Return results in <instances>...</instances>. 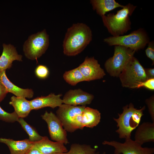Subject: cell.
Listing matches in <instances>:
<instances>
[{
  "instance_id": "6da1fadb",
  "label": "cell",
  "mask_w": 154,
  "mask_h": 154,
  "mask_svg": "<svg viewBox=\"0 0 154 154\" xmlns=\"http://www.w3.org/2000/svg\"><path fill=\"white\" fill-rule=\"evenodd\" d=\"M92 39L90 28L86 24L78 23L68 28L63 44V52L68 56H76L82 52Z\"/></svg>"
},
{
  "instance_id": "7a4b0ae2",
  "label": "cell",
  "mask_w": 154,
  "mask_h": 154,
  "mask_svg": "<svg viewBox=\"0 0 154 154\" xmlns=\"http://www.w3.org/2000/svg\"><path fill=\"white\" fill-rule=\"evenodd\" d=\"M137 6L129 3L118 11L116 14L109 13L102 17L104 26L113 37L123 35L131 29L129 16Z\"/></svg>"
},
{
  "instance_id": "3957f363",
  "label": "cell",
  "mask_w": 154,
  "mask_h": 154,
  "mask_svg": "<svg viewBox=\"0 0 154 154\" xmlns=\"http://www.w3.org/2000/svg\"><path fill=\"white\" fill-rule=\"evenodd\" d=\"M145 108L144 106L140 109H137L130 103L123 107V112L118 114V118H113L118 128L116 131L120 138H131V132L139 125Z\"/></svg>"
},
{
  "instance_id": "277c9868",
  "label": "cell",
  "mask_w": 154,
  "mask_h": 154,
  "mask_svg": "<svg viewBox=\"0 0 154 154\" xmlns=\"http://www.w3.org/2000/svg\"><path fill=\"white\" fill-rule=\"evenodd\" d=\"M104 41L110 46H122L136 52L144 48L150 40L146 31L140 28L127 35L106 38Z\"/></svg>"
},
{
  "instance_id": "5b68a950",
  "label": "cell",
  "mask_w": 154,
  "mask_h": 154,
  "mask_svg": "<svg viewBox=\"0 0 154 154\" xmlns=\"http://www.w3.org/2000/svg\"><path fill=\"white\" fill-rule=\"evenodd\" d=\"M118 77L123 87L132 89L147 80L144 68L134 56L131 58Z\"/></svg>"
},
{
  "instance_id": "8992f818",
  "label": "cell",
  "mask_w": 154,
  "mask_h": 154,
  "mask_svg": "<svg viewBox=\"0 0 154 154\" xmlns=\"http://www.w3.org/2000/svg\"><path fill=\"white\" fill-rule=\"evenodd\" d=\"M135 52L123 46H115L113 56L108 59L104 64L107 72L112 76L118 77Z\"/></svg>"
},
{
  "instance_id": "52a82bcc",
  "label": "cell",
  "mask_w": 154,
  "mask_h": 154,
  "mask_svg": "<svg viewBox=\"0 0 154 154\" xmlns=\"http://www.w3.org/2000/svg\"><path fill=\"white\" fill-rule=\"evenodd\" d=\"M49 45V36L44 29L29 37L24 44L23 50L28 58L37 60L45 52Z\"/></svg>"
},
{
  "instance_id": "ba28073f",
  "label": "cell",
  "mask_w": 154,
  "mask_h": 154,
  "mask_svg": "<svg viewBox=\"0 0 154 154\" xmlns=\"http://www.w3.org/2000/svg\"><path fill=\"white\" fill-rule=\"evenodd\" d=\"M101 114L97 109L85 107L82 112L76 116L71 121L68 131L72 132L85 127L93 128L100 121Z\"/></svg>"
},
{
  "instance_id": "9c48e42d",
  "label": "cell",
  "mask_w": 154,
  "mask_h": 154,
  "mask_svg": "<svg viewBox=\"0 0 154 154\" xmlns=\"http://www.w3.org/2000/svg\"><path fill=\"white\" fill-rule=\"evenodd\" d=\"M125 139L123 143L115 141H105L102 144L113 147L114 154H154L153 147H143L131 138Z\"/></svg>"
},
{
  "instance_id": "30bf717a",
  "label": "cell",
  "mask_w": 154,
  "mask_h": 154,
  "mask_svg": "<svg viewBox=\"0 0 154 154\" xmlns=\"http://www.w3.org/2000/svg\"><path fill=\"white\" fill-rule=\"evenodd\" d=\"M41 117L47 124L49 135L52 140L64 144L69 143L66 131L63 129L62 122L56 116L51 112L48 113L46 111Z\"/></svg>"
},
{
  "instance_id": "8fae6325",
  "label": "cell",
  "mask_w": 154,
  "mask_h": 154,
  "mask_svg": "<svg viewBox=\"0 0 154 154\" xmlns=\"http://www.w3.org/2000/svg\"><path fill=\"white\" fill-rule=\"evenodd\" d=\"M78 67L86 81L100 79L106 75L104 69L94 57H86Z\"/></svg>"
},
{
  "instance_id": "7c38bea8",
  "label": "cell",
  "mask_w": 154,
  "mask_h": 154,
  "mask_svg": "<svg viewBox=\"0 0 154 154\" xmlns=\"http://www.w3.org/2000/svg\"><path fill=\"white\" fill-rule=\"evenodd\" d=\"M94 98L93 95L78 89L68 91L64 95L62 100L65 104L85 106L90 104Z\"/></svg>"
},
{
  "instance_id": "4fadbf2b",
  "label": "cell",
  "mask_w": 154,
  "mask_h": 154,
  "mask_svg": "<svg viewBox=\"0 0 154 154\" xmlns=\"http://www.w3.org/2000/svg\"><path fill=\"white\" fill-rule=\"evenodd\" d=\"M86 106L62 104L56 111V116L62 123L64 129L68 131L70 123L76 116L81 114Z\"/></svg>"
},
{
  "instance_id": "5bb4252c",
  "label": "cell",
  "mask_w": 154,
  "mask_h": 154,
  "mask_svg": "<svg viewBox=\"0 0 154 154\" xmlns=\"http://www.w3.org/2000/svg\"><path fill=\"white\" fill-rule=\"evenodd\" d=\"M3 46V51L0 57V72L10 68L14 61H22V55L18 54L13 45L4 43Z\"/></svg>"
},
{
  "instance_id": "9a60e30c",
  "label": "cell",
  "mask_w": 154,
  "mask_h": 154,
  "mask_svg": "<svg viewBox=\"0 0 154 154\" xmlns=\"http://www.w3.org/2000/svg\"><path fill=\"white\" fill-rule=\"evenodd\" d=\"M62 94L51 93L46 96L37 97L30 101L32 110H38L46 107L54 108L63 103Z\"/></svg>"
},
{
  "instance_id": "2e32d148",
  "label": "cell",
  "mask_w": 154,
  "mask_h": 154,
  "mask_svg": "<svg viewBox=\"0 0 154 154\" xmlns=\"http://www.w3.org/2000/svg\"><path fill=\"white\" fill-rule=\"evenodd\" d=\"M34 145L43 154L66 153L68 151L64 143L51 141L46 136L42 137L40 140L34 142Z\"/></svg>"
},
{
  "instance_id": "e0dca14e",
  "label": "cell",
  "mask_w": 154,
  "mask_h": 154,
  "mask_svg": "<svg viewBox=\"0 0 154 154\" xmlns=\"http://www.w3.org/2000/svg\"><path fill=\"white\" fill-rule=\"evenodd\" d=\"M134 141L142 145L145 143L154 142V122H144L137 127Z\"/></svg>"
},
{
  "instance_id": "ac0fdd59",
  "label": "cell",
  "mask_w": 154,
  "mask_h": 154,
  "mask_svg": "<svg viewBox=\"0 0 154 154\" xmlns=\"http://www.w3.org/2000/svg\"><path fill=\"white\" fill-rule=\"evenodd\" d=\"M0 81L5 88L8 92L11 93L16 97L31 98L34 95L31 89H23L15 85L7 78L5 70L0 72Z\"/></svg>"
},
{
  "instance_id": "d6986e66",
  "label": "cell",
  "mask_w": 154,
  "mask_h": 154,
  "mask_svg": "<svg viewBox=\"0 0 154 154\" xmlns=\"http://www.w3.org/2000/svg\"><path fill=\"white\" fill-rule=\"evenodd\" d=\"M34 142L27 139L16 141L10 139L0 138V143L7 145L10 150V154H25L34 145Z\"/></svg>"
},
{
  "instance_id": "ffe728a7",
  "label": "cell",
  "mask_w": 154,
  "mask_h": 154,
  "mask_svg": "<svg viewBox=\"0 0 154 154\" xmlns=\"http://www.w3.org/2000/svg\"><path fill=\"white\" fill-rule=\"evenodd\" d=\"M90 3L93 9L101 17L105 15L107 12L124 6L115 0H91Z\"/></svg>"
},
{
  "instance_id": "44dd1931",
  "label": "cell",
  "mask_w": 154,
  "mask_h": 154,
  "mask_svg": "<svg viewBox=\"0 0 154 154\" xmlns=\"http://www.w3.org/2000/svg\"><path fill=\"white\" fill-rule=\"evenodd\" d=\"M9 104L13 107L19 118L27 117L32 110L30 101L25 98L13 96Z\"/></svg>"
},
{
  "instance_id": "7402d4cb",
  "label": "cell",
  "mask_w": 154,
  "mask_h": 154,
  "mask_svg": "<svg viewBox=\"0 0 154 154\" xmlns=\"http://www.w3.org/2000/svg\"><path fill=\"white\" fill-rule=\"evenodd\" d=\"M65 81L72 86L76 85L78 83L86 81L78 67L65 72L63 75Z\"/></svg>"
},
{
  "instance_id": "603a6c76",
  "label": "cell",
  "mask_w": 154,
  "mask_h": 154,
  "mask_svg": "<svg viewBox=\"0 0 154 154\" xmlns=\"http://www.w3.org/2000/svg\"><path fill=\"white\" fill-rule=\"evenodd\" d=\"M18 122L28 135V139L30 141L35 142L39 141L42 139V136L40 135L36 130L27 123L23 118H19Z\"/></svg>"
},
{
  "instance_id": "cb8c5ba5",
  "label": "cell",
  "mask_w": 154,
  "mask_h": 154,
  "mask_svg": "<svg viewBox=\"0 0 154 154\" xmlns=\"http://www.w3.org/2000/svg\"><path fill=\"white\" fill-rule=\"evenodd\" d=\"M96 149L85 144L74 143L70 146L67 154H95Z\"/></svg>"
},
{
  "instance_id": "d4e9b609",
  "label": "cell",
  "mask_w": 154,
  "mask_h": 154,
  "mask_svg": "<svg viewBox=\"0 0 154 154\" xmlns=\"http://www.w3.org/2000/svg\"><path fill=\"white\" fill-rule=\"evenodd\" d=\"M19 118L15 111L12 113H9L4 110L0 106V120L7 122L12 123L18 121Z\"/></svg>"
},
{
  "instance_id": "484cf974",
  "label": "cell",
  "mask_w": 154,
  "mask_h": 154,
  "mask_svg": "<svg viewBox=\"0 0 154 154\" xmlns=\"http://www.w3.org/2000/svg\"><path fill=\"white\" fill-rule=\"evenodd\" d=\"M35 74L36 76L38 78L42 79H45L48 76L49 71L46 66L39 65L36 68Z\"/></svg>"
},
{
  "instance_id": "4316f807",
  "label": "cell",
  "mask_w": 154,
  "mask_h": 154,
  "mask_svg": "<svg viewBox=\"0 0 154 154\" xmlns=\"http://www.w3.org/2000/svg\"><path fill=\"white\" fill-rule=\"evenodd\" d=\"M149 113L150 115L153 122H154V97L153 95L149 98L145 100Z\"/></svg>"
},
{
  "instance_id": "83f0119b",
  "label": "cell",
  "mask_w": 154,
  "mask_h": 154,
  "mask_svg": "<svg viewBox=\"0 0 154 154\" xmlns=\"http://www.w3.org/2000/svg\"><path fill=\"white\" fill-rule=\"evenodd\" d=\"M148 46L145 50L147 56L152 62V64L154 63V42L153 40L149 41L148 43Z\"/></svg>"
},
{
  "instance_id": "f1b7e54d",
  "label": "cell",
  "mask_w": 154,
  "mask_h": 154,
  "mask_svg": "<svg viewBox=\"0 0 154 154\" xmlns=\"http://www.w3.org/2000/svg\"><path fill=\"white\" fill-rule=\"evenodd\" d=\"M144 87L149 90H154V78L148 79L146 81L140 83L136 86L134 88Z\"/></svg>"
},
{
  "instance_id": "f546056e",
  "label": "cell",
  "mask_w": 154,
  "mask_h": 154,
  "mask_svg": "<svg viewBox=\"0 0 154 154\" xmlns=\"http://www.w3.org/2000/svg\"><path fill=\"white\" fill-rule=\"evenodd\" d=\"M8 93L4 86L0 81V103Z\"/></svg>"
},
{
  "instance_id": "4dcf8cb0",
  "label": "cell",
  "mask_w": 154,
  "mask_h": 154,
  "mask_svg": "<svg viewBox=\"0 0 154 154\" xmlns=\"http://www.w3.org/2000/svg\"><path fill=\"white\" fill-rule=\"evenodd\" d=\"M147 80L154 78V68H144Z\"/></svg>"
},
{
  "instance_id": "1f68e13d",
  "label": "cell",
  "mask_w": 154,
  "mask_h": 154,
  "mask_svg": "<svg viewBox=\"0 0 154 154\" xmlns=\"http://www.w3.org/2000/svg\"><path fill=\"white\" fill-rule=\"evenodd\" d=\"M25 154H43L34 144Z\"/></svg>"
},
{
  "instance_id": "d6a6232c",
  "label": "cell",
  "mask_w": 154,
  "mask_h": 154,
  "mask_svg": "<svg viewBox=\"0 0 154 154\" xmlns=\"http://www.w3.org/2000/svg\"><path fill=\"white\" fill-rule=\"evenodd\" d=\"M52 154H67V152L66 153H56Z\"/></svg>"
},
{
  "instance_id": "836d02e7",
  "label": "cell",
  "mask_w": 154,
  "mask_h": 154,
  "mask_svg": "<svg viewBox=\"0 0 154 154\" xmlns=\"http://www.w3.org/2000/svg\"><path fill=\"white\" fill-rule=\"evenodd\" d=\"M95 154H100L99 152H96ZM102 154H106V152H104Z\"/></svg>"
}]
</instances>
